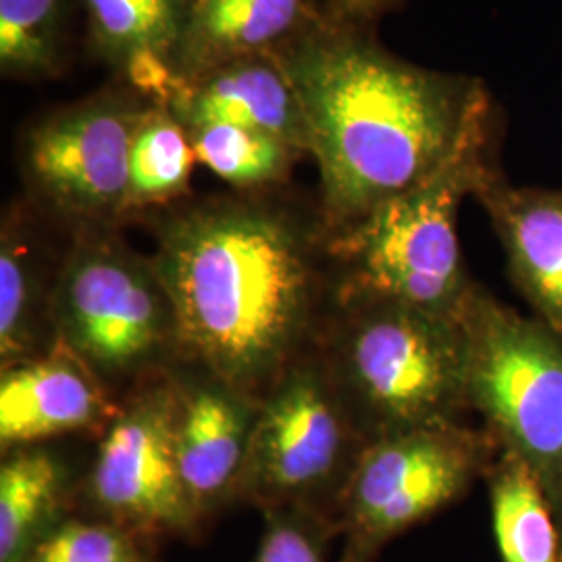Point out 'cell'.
Listing matches in <instances>:
<instances>
[{
	"instance_id": "obj_24",
	"label": "cell",
	"mask_w": 562,
	"mask_h": 562,
	"mask_svg": "<svg viewBox=\"0 0 562 562\" xmlns=\"http://www.w3.org/2000/svg\"><path fill=\"white\" fill-rule=\"evenodd\" d=\"M257 562H323L322 517L296 508L269 513Z\"/></svg>"
},
{
	"instance_id": "obj_22",
	"label": "cell",
	"mask_w": 562,
	"mask_h": 562,
	"mask_svg": "<svg viewBox=\"0 0 562 562\" xmlns=\"http://www.w3.org/2000/svg\"><path fill=\"white\" fill-rule=\"evenodd\" d=\"M188 134L199 162L240 192L280 188L304 157L290 142L241 125L209 123Z\"/></svg>"
},
{
	"instance_id": "obj_11",
	"label": "cell",
	"mask_w": 562,
	"mask_h": 562,
	"mask_svg": "<svg viewBox=\"0 0 562 562\" xmlns=\"http://www.w3.org/2000/svg\"><path fill=\"white\" fill-rule=\"evenodd\" d=\"M173 382V436L181 482L199 519L238 496L259 402L190 367Z\"/></svg>"
},
{
	"instance_id": "obj_15",
	"label": "cell",
	"mask_w": 562,
	"mask_h": 562,
	"mask_svg": "<svg viewBox=\"0 0 562 562\" xmlns=\"http://www.w3.org/2000/svg\"><path fill=\"white\" fill-rule=\"evenodd\" d=\"M90 59L150 101L173 90V55L190 0H80Z\"/></svg>"
},
{
	"instance_id": "obj_5",
	"label": "cell",
	"mask_w": 562,
	"mask_h": 562,
	"mask_svg": "<svg viewBox=\"0 0 562 562\" xmlns=\"http://www.w3.org/2000/svg\"><path fill=\"white\" fill-rule=\"evenodd\" d=\"M48 319L57 346L106 390L178 359L176 315L159 271L117 229L69 236L48 294Z\"/></svg>"
},
{
	"instance_id": "obj_25",
	"label": "cell",
	"mask_w": 562,
	"mask_h": 562,
	"mask_svg": "<svg viewBox=\"0 0 562 562\" xmlns=\"http://www.w3.org/2000/svg\"><path fill=\"white\" fill-rule=\"evenodd\" d=\"M404 0H327V7L350 20L378 25L383 15L401 9Z\"/></svg>"
},
{
	"instance_id": "obj_10",
	"label": "cell",
	"mask_w": 562,
	"mask_h": 562,
	"mask_svg": "<svg viewBox=\"0 0 562 562\" xmlns=\"http://www.w3.org/2000/svg\"><path fill=\"white\" fill-rule=\"evenodd\" d=\"M173 402L171 380L138 390L109 423L90 471V501L138 538L190 533L201 522L181 482Z\"/></svg>"
},
{
	"instance_id": "obj_23",
	"label": "cell",
	"mask_w": 562,
	"mask_h": 562,
	"mask_svg": "<svg viewBox=\"0 0 562 562\" xmlns=\"http://www.w3.org/2000/svg\"><path fill=\"white\" fill-rule=\"evenodd\" d=\"M27 562H150L140 538L111 521H59Z\"/></svg>"
},
{
	"instance_id": "obj_1",
	"label": "cell",
	"mask_w": 562,
	"mask_h": 562,
	"mask_svg": "<svg viewBox=\"0 0 562 562\" xmlns=\"http://www.w3.org/2000/svg\"><path fill=\"white\" fill-rule=\"evenodd\" d=\"M150 217L176 315L178 361L261 404L302 359L325 292L331 232L322 206L280 188L181 201Z\"/></svg>"
},
{
	"instance_id": "obj_16",
	"label": "cell",
	"mask_w": 562,
	"mask_h": 562,
	"mask_svg": "<svg viewBox=\"0 0 562 562\" xmlns=\"http://www.w3.org/2000/svg\"><path fill=\"white\" fill-rule=\"evenodd\" d=\"M317 11V0L194 2L173 55L176 83L201 78L234 60L278 53Z\"/></svg>"
},
{
	"instance_id": "obj_20",
	"label": "cell",
	"mask_w": 562,
	"mask_h": 562,
	"mask_svg": "<svg viewBox=\"0 0 562 562\" xmlns=\"http://www.w3.org/2000/svg\"><path fill=\"white\" fill-rule=\"evenodd\" d=\"M36 209L13 204L0 229V359L2 369L36 359L41 306V244L34 229Z\"/></svg>"
},
{
	"instance_id": "obj_13",
	"label": "cell",
	"mask_w": 562,
	"mask_h": 562,
	"mask_svg": "<svg viewBox=\"0 0 562 562\" xmlns=\"http://www.w3.org/2000/svg\"><path fill=\"white\" fill-rule=\"evenodd\" d=\"M473 196L503 244L510 278L562 338V190L513 186L498 165Z\"/></svg>"
},
{
	"instance_id": "obj_18",
	"label": "cell",
	"mask_w": 562,
	"mask_h": 562,
	"mask_svg": "<svg viewBox=\"0 0 562 562\" xmlns=\"http://www.w3.org/2000/svg\"><path fill=\"white\" fill-rule=\"evenodd\" d=\"M188 130L165 101H150L130 146L125 222L186 201L196 165Z\"/></svg>"
},
{
	"instance_id": "obj_7",
	"label": "cell",
	"mask_w": 562,
	"mask_h": 562,
	"mask_svg": "<svg viewBox=\"0 0 562 562\" xmlns=\"http://www.w3.org/2000/svg\"><path fill=\"white\" fill-rule=\"evenodd\" d=\"M150 99L115 80L32 121L20 140L27 202L69 236L125 223L130 146Z\"/></svg>"
},
{
	"instance_id": "obj_12",
	"label": "cell",
	"mask_w": 562,
	"mask_h": 562,
	"mask_svg": "<svg viewBox=\"0 0 562 562\" xmlns=\"http://www.w3.org/2000/svg\"><path fill=\"white\" fill-rule=\"evenodd\" d=\"M117 413L99 378L60 346L2 369L0 446L4 454L46 438L94 429L113 422Z\"/></svg>"
},
{
	"instance_id": "obj_3",
	"label": "cell",
	"mask_w": 562,
	"mask_h": 562,
	"mask_svg": "<svg viewBox=\"0 0 562 562\" xmlns=\"http://www.w3.org/2000/svg\"><path fill=\"white\" fill-rule=\"evenodd\" d=\"M501 140L503 113L436 176L331 234L334 299H383L459 317L475 283L462 261L457 217L461 202L501 165Z\"/></svg>"
},
{
	"instance_id": "obj_21",
	"label": "cell",
	"mask_w": 562,
	"mask_h": 562,
	"mask_svg": "<svg viewBox=\"0 0 562 562\" xmlns=\"http://www.w3.org/2000/svg\"><path fill=\"white\" fill-rule=\"evenodd\" d=\"M74 0H0V76L21 83L60 78L71 55Z\"/></svg>"
},
{
	"instance_id": "obj_8",
	"label": "cell",
	"mask_w": 562,
	"mask_h": 562,
	"mask_svg": "<svg viewBox=\"0 0 562 562\" xmlns=\"http://www.w3.org/2000/svg\"><path fill=\"white\" fill-rule=\"evenodd\" d=\"M501 452L487 429L442 423L362 446L336 506L340 562H375L394 538L454 503Z\"/></svg>"
},
{
	"instance_id": "obj_14",
	"label": "cell",
	"mask_w": 562,
	"mask_h": 562,
	"mask_svg": "<svg viewBox=\"0 0 562 562\" xmlns=\"http://www.w3.org/2000/svg\"><path fill=\"white\" fill-rule=\"evenodd\" d=\"M167 104L186 130L229 123L290 142L308 155L299 94L273 55L234 60L173 86Z\"/></svg>"
},
{
	"instance_id": "obj_17",
	"label": "cell",
	"mask_w": 562,
	"mask_h": 562,
	"mask_svg": "<svg viewBox=\"0 0 562 562\" xmlns=\"http://www.w3.org/2000/svg\"><path fill=\"white\" fill-rule=\"evenodd\" d=\"M492 527L503 562H562V515L531 467L501 450L487 471Z\"/></svg>"
},
{
	"instance_id": "obj_9",
	"label": "cell",
	"mask_w": 562,
	"mask_h": 562,
	"mask_svg": "<svg viewBox=\"0 0 562 562\" xmlns=\"http://www.w3.org/2000/svg\"><path fill=\"white\" fill-rule=\"evenodd\" d=\"M364 443L325 362L299 359L259 404L238 498L319 517L315 503L338 506Z\"/></svg>"
},
{
	"instance_id": "obj_4",
	"label": "cell",
	"mask_w": 562,
	"mask_h": 562,
	"mask_svg": "<svg viewBox=\"0 0 562 562\" xmlns=\"http://www.w3.org/2000/svg\"><path fill=\"white\" fill-rule=\"evenodd\" d=\"M325 367L364 442L462 423L467 338L461 315L402 302L336 299Z\"/></svg>"
},
{
	"instance_id": "obj_26",
	"label": "cell",
	"mask_w": 562,
	"mask_h": 562,
	"mask_svg": "<svg viewBox=\"0 0 562 562\" xmlns=\"http://www.w3.org/2000/svg\"><path fill=\"white\" fill-rule=\"evenodd\" d=\"M194 2H199V0H190V4H194Z\"/></svg>"
},
{
	"instance_id": "obj_6",
	"label": "cell",
	"mask_w": 562,
	"mask_h": 562,
	"mask_svg": "<svg viewBox=\"0 0 562 562\" xmlns=\"http://www.w3.org/2000/svg\"><path fill=\"white\" fill-rule=\"evenodd\" d=\"M467 398L501 450L531 467L562 515V338L475 283L461 311Z\"/></svg>"
},
{
	"instance_id": "obj_2",
	"label": "cell",
	"mask_w": 562,
	"mask_h": 562,
	"mask_svg": "<svg viewBox=\"0 0 562 562\" xmlns=\"http://www.w3.org/2000/svg\"><path fill=\"white\" fill-rule=\"evenodd\" d=\"M301 101L331 234L429 180L501 113L473 76L427 69L327 4L273 53Z\"/></svg>"
},
{
	"instance_id": "obj_19",
	"label": "cell",
	"mask_w": 562,
	"mask_h": 562,
	"mask_svg": "<svg viewBox=\"0 0 562 562\" xmlns=\"http://www.w3.org/2000/svg\"><path fill=\"white\" fill-rule=\"evenodd\" d=\"M65 467L42 448H20L0 467V562H27L59 522Z\"/></svg>"
}]
</instances>
